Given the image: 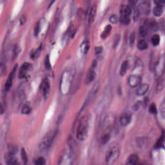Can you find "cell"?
Returning <instances> with one entry per match:
<instances>
[{"label": "cell", "instance_id": "b9f144b4", "mask_svg": "<svg viewBox=\"0 0 165 165\" xmlns=\"http://www.w3.org/2000/svg\"><path fill=\"white\" fill-rule=\"evenodd\" d=\"M83 52L84 53L86 54L88 53V52L89 50V47H90V44L88 41H86L85 43H84Z\"/></svg>", "mask_w": 165, "mask_h": 165}, {"label": "cell", "instance_id": "7c38bea8", "mask_svg": "<svg viewBox=\"0 0 165 165\" xmlns=\"http://www.w3.org/2000/svg\"><path fill=\"white\" fill-rule=\"evenodd\" d=\"M96 77V72L94 70V68H91L86 74L84 81V83L86 85L89 84L90 83H92L94 81Z\"/></svg>", "mask_w": 165, "mask_h": 165}, {"label": "cell", "instance_id": "ab89813d", "mask_svg": "<svg viewBox=\"0 0 165 165\" xmlns=\"http://www.w3.org/2000/svg\"><path fill=\"white\" fill-rule=\"evenodd\" d=\"M40 52V49H37V50H35V51H32L30 53V57H31L32 59H35L38 56H39Z\"/></svg>", "mask_w": 165, "mask_h": 165}, {"label": "cell", "instance_id": "d4e9b609", "mask_svg": "<svg viewBox=\"0 0 165 165\" xmlns=\"http://www.w3.org/2000/svg\"><path fill=\"white\" fill-rule=\"evenodd\" d=\"M165 141V135H162L159 139L157 141V143L155 145V149H159L164 146V142Z\"/></svg>", "mask_w": 165, "mask_h": 165}, {"label": "cell", "instance_id": "816d5d0a", "mask_svg": "<svg viewBox=\"0 0 165 165\" xmlns=\"http://www.w3.org/2000/svg\"><path fill=\"white\" fill-rule=\"evenodd\" d=\"M55 1H56V0H52V1H51L50 3L49 4V8L51 6H52V4H53V3L55 2Z\"/></svg>", "mask_w": 165, "mask_h": 165}, {"label": "cell", "instance_id": "c3c4849f", "mask_svg": "<svg viewBox=\"0 0 165 165\" xmlns=\"http://www.w3.org/2000/svg\"><path fill=\"white\" fill-rule=\"evenodd\" d=\"M26 20H27V17H26V16H24V15L22 16L21 17H20V20H19L20 24H24L25 23H26Z\"/></svg>", "mask_w": 165, "mask_h": 165}, {"label": "cell", "instance_id": "f546056e", "mask_svg": "<svg viewBox=\"0 0 165 165\" xmlns=\"http://www.w3.org/2000/svg\"><path fill=\"white\" fill-rule=\"evenodd\" d=\"M111 30H112V26L110 25H107L106 27L105 28L104 32L101 34V38H106L110 33Z\"/></svg>", "mask_w": 165, "mask_h": 165}, {"label": "cell", "instance_id": "6da1fadb", "mask_svg": "<svg viewBox=\"0 0 165 165\" xmlns=\"http://www.w3.org/2000/svg\"><path fill=\"white\" fill-rule=\"evenodd\" d=\"M57 133L58 131L57 129H55L50 131L46 134L39 144V149L41 151H46L50 148L55 141Z\"/></svg>", "mask_w": 165, "mask_h": 165}, {"label": "cell", "instance_id": "d6986e66", "mask_svg": "<svg viewBox=\"0 0 165 165\" xmlns=\"http://www.w3.org/2000/svg\"><path fill=\"white\" fill-rule=\"evenodd\" d=\"M97 6L94 5L91 7L89 12V17H88V22L89 23H92L95 19V17L96 15Z\"/></svg>", "mask_w": 165, "mask_h": 165}, {"label": "cell", "instance_id": "484cf974", "mask_svg": "<svg viewBox=\"0 0 165 165\" xmlns=\"http://www.w3.org/2000/svg\"><path fill=\"white\" fill-rule=\"evenodd\" d=\"M139 32L140 35L141 36L145 38L147 36L148 33V28L145 25H143V26H141L139 27Z\"/></svg>", "mask_w": 165, "mask_h": 165}, {"label": "cell", "instance_id": "ba28073f", "mask_svg": "<svg viewBox=\"0 0 165 165\" xmlns=\"http://www.w3.org/2000/svg\"><path fill=\"white\" fill-rule=\"evenodd\" d=\"M17 65H15L13 68L12 70L11 71L8 77L7 78V81H6L4 85V90L6 92H8L10 90V88L11 87L13 83V79L16 74V72L17 70Z\"/></svg>", "mask_w": 165, "mask_h": 165}, {"label": "cell", "instance_id": "ee69618b", "mask_svg": "<svg viewBox=\"0 0 165 165\" xmlns=\"http://www.w3.org/2000/svg\"><path fill=\"white\" fill-rule=\"evenodd\" d=\"M154 3L157 6L163 7L165 4V0H154Z\"/></svg>", "mask_w": 165, "mask_h": 165}, {"label": "cell", "instance_id": "e0dca14e", "mask_svg": "<svg viewBox=\"0 0 165 165\" xmlns=\"http://www.w3.org/2000/svg\"><path fill=\"white\" fill-rule=\"evenodd\" d=\"M145 26L148 28V29H149L153 32H156L159 29V25L158 23L155 21H147L146 22Z\"/></svg>", "mask_w": 165, "mask_h": 165}, {"label": "cell", "instance_id": "f1b7e54d", "mask_svg": "<svg viewBox=\"0 0 165 165\" xmlns=\"http://www.w3.org/2000/svg\"><path fill=\"white\" fill-rule=\"evenodd\" d=\"M159 110L161 117L165 120V97L160 104Z\"/></svg>", "mask_w": 165, "mask_h": 165}, {"label": "cell", "instance_id": "8d00e7d4", "mask_svg": "<svg viewBox=\"0 0 165 165\" xmlns=\"http://www.w3.org/2000/svg\"><path fill=\"white\" fill-rule=\"evenodd\" d=\"M35 163L36 165H43L46 163V161L43 157H39L35 160Z\"/></svg>", "mask_w": 165, "mask_h": 165}, {"label": "cell", "instance_id": "74e56055", "mask_svg": "<svg viewBox=\"0 0 165 165\" xmlns=\"http://www.w3.org/2000/svg\"><path fill=\"white\" fill-rule=\"evenodd\" d=\"M110 139V135L108 134H106L102 136V138H101V142L103 144H106L109 141Z\"/></svg>", "mask_w": 165, "mask_h": 165}, {"label": "cell", "instance_id": "30bf717a", "mask_svg": "<svg viewBox=\"0 0 165 165\" xmlns=\"http://www.w3.org/2000/svg\"><path fill=\"white\" fill-rule=\"evenodd\" d=\"M115 118L113 114H107L102 122V127L105 129L109 128L113 125L115 122Z\"/></svg>", "mask_w": 165, "mask_h": 165}, {"label": "cell", "instance_id": "5bb4252c", "mask_svg": "<svg viewBox=\"0 0 165 165\" xmlns=\"http://www.w3.org/2000/svg\"><path fill=\"white\" fill-rule=\"evenodd\" d=\"M4 161L6 164L8 165H18L17 159L15 157V155L7 152L4 155Z\"/></svg>", "mask_w": 165, "mask_h": 165}, {"label": "cell", "instance_id": "3957f363", "mask_svg": "<svg viewBox=\"0 0 165 165\" xmlns=\"http://www.w3.org/2000/svg\"><path fill=\"white\" fill-rule=\"evenodd\" d=\"M110 96L111 95L109 90H107L106 89L104 91L95 107V112L97 113H101L104 109H106L110 103Z\"/></svg>", "mask_w": 165, "mask_h": 165}, {"label": "cell", "instance_id": "5b68a950", "mask_svg": "<svg viewBox=\"0 0 165 165\" xmlns=\"http://www.w3.org/2000/svg\"><path fill=\"white\" fill-rule=\"evenodd\" d=\"M100 86H101L100 81H97L95 83L93 86H92V87L91 88V89L88 94V95L86 96V100L83 105L82 109L81 110V112L84 111V109H85L86 108H87L88 106L92 102V101L93 100L94 98L96 96L98 91L100 89Z\"/></svg>", "mask_w": 165, "mask_h": 165}, {"label": "cell", "instance_id": "7402d4cb", "mask_svg": "<svg viewBox=\"0 0 165 165\" xmlns=\"http://www.w3.org/2000/svg\"><path fill=\"white\" fill-rule=\"evenodd\" d=\"M7 149L9 153L13 155H16L17 154L18 151H19V148L17 145H15L13 143H8L7 145Z\"/></svg>", "mask_w": 165, "mask_h": 165}, {"label": "cell", "instance_id": "d590c367", "mask_svg": "<svg viewBox=\"0 0 165 165\" xmlns=\"http://www.w3.org/2000/svg\"><path fill=\"white\" fill-rule=\"evenodd\" d=\"M45 66L46 69L47 70H50L51 69V65L50 61V58L48 55L46 56L45 60Z\"/></svg>", "mask_w": 165, "mask_h": 165}, {"label": "cell", "instance_id": "f35d334b", "mask_svg": "<svg viewBox=\"0 0 165 165\" xmlns=\"http://www.w3.org/2000/svg\"><path fill=\"white\" fill-rule=\"evenodd\" d=\"M109 21L110 23H112V24H115L117 23L118 21V18L115 15H113L110 17Z\"/></svg>", "mask_w": 165, "mask_h": 165}, {"label": "cell", "instance_id": "681fc988", "mask_svg": "<svg viewBox=\"0 0 165 165\" xmlns=\"http://www.w3.org/2000/svg\"><path fill=\"white\" fill-rule=\"evenodd\" d=\"M119 40H120V36H116V38H115L114 43H113V47H115L117 46L118 43H119Z\"/></svg>", "mask_w": 165, "mask_h": 165}, {"label": "cell", "instance_id": "4fadbf2b", "mask_svg": "<svg viewBox=\"0 0 165 165\" xmlns=\"http://www.w3.org/2000/svg\"><path fill=\"white\" fill-rule=\"evenodd\" d=\"M30 64L29 63H24L22 65L19 70V78L20 79H23L26 76L28 71L30 68Z\"/></svg>", "mask_w": 165, "mask_h": 165}, {"label": "cell", "instance_id": "2e32d148", "mask_svg": "<svg viewBox=\"0 0 165 165\" xmlns=\"http://www.w3.org/2000/svg\"><path fill=\"white\" fill-rule=\"evenodd\" d=\"M149 88V85L146 83L139 85V87L137 89L136 94L139 96L144 95L148 92Z\"/></svg>", "mask_w": 165, "mask_h": 165}, {"label": "cell", "instance_id": "8fae6325", "mask_svg": "<svg viewBox=\"0 0 165 165\" xmlns=\"http://www.w3.org/2000/svg\"><path fill=\"white\" fill-rule=\"evenodd\" d=\"M132 115L129 112H126L123 114L119 119V122L123 126H126L129 125L131 121Z\"/></svg>", "mask_w": 165, "mask_h": 165}, {"label": "cell", "instance_id": "f907efd6", "mask_svg": "<svg viewBox=\"0 0 165 165\" xmlns=\"http://www.w3.org/2000/svg\"><path fill=\"white\" fill-rule=\"evenodd\" d=\"M4 113V109L3 105L0 103V115H2Z\"/></svg>", "mask_w": 165, "mask_h": 165}, {"label": "cell", "instance_id": "603a6c76", "mask_svg": "<svg viewBox=\"0 0 165 165\" xmlns=\"http://www.w3.org/2000/svg\"><path fill=\"white\" fill-rule=\"evenodd\" d=\"M119 20L121 23L124 25H128L130 22V17L129 16L121 15Z\"/></svg>", "mask_w": 165, "mask_h": 165}, {"label": "cell", "instance_id": "7bdbcfd3", "mask_svg": "<svg viewBox=\"0 0 165 165\" xmlns=\"http://www.w3.org/2000/svg\"><path fill=\"white\" fill-rule=\"evenodd\" d=\"M135 38H136V35H135V32H132L131 33L130 37H129V44L130 45H133L134 42L135 40Z\"/></svg>", "mask_w": 165, "mask_h": 165}, {"label": "cell", "instance_id": "44dd1931", "mask_svg": "<svg viewBox=\"0 0 165 165\" xmlns=\"http://www.w3.org/2000/svg\"><path fill=\"white\" fill-rule=\"evenodd\" d=\"M139 161V157L136 154H132L131 155L127 160L128 165H135L138 163Z\"/></svg>", "mask_w": 165, "mask_h": 165}, {"label": "cell", "instance_id": "9a60e30c", "mask_svg": "<svg viewBox=\"0 0 165 165\" xmlns=\"http://www.w3.org/2000/svg\"><path fill=\"white\" fill-rule=\"evenodd\" d=\"M41 88H42V93H43V96H44V97L46 98L48 97V95H49L50 91V85L48 79L43 81V83L41 86Z\"/></svg>", "mask_w": 165, "mask_h": 165}, {"label": "cell", "instance_id": "d6a6232c", "mask_svg": "<svg viewBox=\"0 0 165 165\" xmlns=\"http://www.w3.org/2000/svg\"><path fill=\"white\" fill-rule=\"evenodd\" d=\"M161 78L162 77L159 78L158 79L159 80V81H158L157 86V92H160V91L162 90L164 87V85H165L164 79H162Z\"/></svg>", "mask_w": 165, "mask_h": 165}, {"label": "cell", "instance_id": "277c9868", "mask_svg": "<svg viewBox=\"0 0 165 165\" xmlns=\"http://www.w3.org/2000/svg\"><path fill=\"white\" fill-rule=\"evenodd\" d=\"M120 150L117 145H113L108 149L105 155V162L107 164H112L119 158Z\"/></svg>", "mask_w": 165, "mask_h": 165}, {"label": "cell", "instance_id": "7a4b0ae2", "mask_svg": "<svg viewBox=\"0 0 165 165\" xmlns=\"http://www.w3.org/2000/svg\"><path fill=\"white\" fill-rule=\"evenodd\" d=\"M88 119L84 117L79 123L76 132V138L80 141H84L88 138Z\"/></svg>", "mask_w": 165, "mask_h": 165}, {"label": "cell", "instance_id": "1f68e13d", "mask_svg": "<svg viewBox=\"0 0 165 165\" xmlns=\"http://www.w3.org/2000/svg\"><path fill=\"white\" fill-rule=\"evenodd\" d=\"M160 40V36L158 35H154L151 38V42L154 46H158L159 44Z\"/></svg>", "mask_w": 165, "mask_h": 165}, {"label": "cell", "instance_id": "60d3db41", "mask_svg": "<svg viewBox=\"0 0 165 165\" xmlns=\"http://www.w3.org/2000/svg\"><path fill=\"white\" fill-rule=\"evenodd\" d=\"M40 28V23L39 22H38L36 23V24L35 26V28H34V35H35V36H38V35H39Z\"/></svg>", "mask_w": 165, "mask_h": 165}, {"label": "cell", "instance_id": "9c48e42d", "mask_svg": "<svg viewBox=\"0 0 165 165\" xmlns=\"http://www.w3.org/2000/svg\"><path fill=\"white\" fill-rule=\"evenodd\" d=\"M142 78L140 76L136 74L131 75L128 79V84L131 88H136L141 85Z\"/></svg>", "mask_w": 165, "mask_h": 165}, {"label": "cell", "instance_id": "7dc6e473", "mask_svg": "<svg viewBox=\"0 0 165 165\" xmlns=\"http://www.w3.org/2000/svg\"><path fill=\"white\" fill-rule=\"evenodd\" d=\"M103 48L101 47H96L95 48V53L96 54L98 55L101 54L102 52Z\"/></svg>", "mask_w": 165, "mask_h": 165}, {"label": "cell", "instance_id": "8992f818", "mask_svg": "<svg viewBox=\"0 0 165 165\" xmlns=\"http://www.w3.org/2000/svg\"><path fill=\"white\" fill-rule=\"evenodd\" d=\"M154 72L156 78L158 79L164 74L165 70V56L162 55L158 58L154 67Z\"/></svg>", "mask_w": 165, "mask_h": 165}, {"label": "cell", "instance_id": "ac0fdd59", "mask_svg": "<svg viewBox=\"0 0 165 165\" xmlns=\"http://www.w3.org/2000/svg\"><path fill=\"white\" fill-rule=\"evenodd\" d=\"M120 13L121 15L130 16L132 13V7L130 6L123 5L121 6Z\"/></svg>", "mask_w": 165, "mask_h": 165}, {"label": "cell", "instance_id": "bcb514c9", "mask_svg": "<svg viewBox=\"0 0 165 165\" xmlns=\"http://www.w3.org/2000/svg\"><path fill=\"white\" fill-rule=\"evenodd\" d=\"M138 1V0H128L129 6H130L132 8H133V7H135L136 6Z\"/></svg>", "mask_w": 165, "mask_h": 165}, {"label": "cell", "instance_id": "cb8c5ba5", "mask_svg": "<svg viewBox=\"0 0 165 165\" xmlns=\"http://www.w3.org/2000/svg\"><path fill=\"white\" fill-rule=\"evenodd\" d=\"M137 47L139 50H145L148 48V44L145 40H141L138 42Z\"/></svg>", "mask_w": 165, "mask_h": 165}, {"label": "cell", "instance_id": "f6af8a7d", "mask_svg": "<svg viewBox=\"0 0 165 165\" xmlns=\"http://www.w3.org/2000/svg\"><path fill=\"white\" fill-rule=\"evenodd\" d=\"M142 102H141V101H138L137 102L135 103V104L134 105L133 107V109L134 111H137L138 109H139L141 105H142Z\"/></svg>", "mask_w": 165, "mask_h": 165}, {"label": "cell", "instance_id": "52a82bcc", "mask_svg": "<svg viewBox=\"0 0 165 165\" xmlns=\"http://www.w3.org/2000/svg\"><path fill=\"white\" fill-rule=\"evenodd\" d=\"M73 155L72 150L69 148L63 151L59 157V165H70L73 162Z\"/></svg>", "mask_w": 165, "mask_h": 165}, {"label": "cell", "instance_id": "4dcf8cb0", "mask_svg": "<svg viewBox=\"0 0 165 165\" xmlns=\"http://www.w3.org/2000/svg\"><path fill=\"white\" fill-rule=\"evenodd\" d=\"M21 157L22 159L23 160V163L25 165L27 164L28 162V158L27 155L26 153V151L24 148H22L21 150Z\"/></svg>", "mask_w": 165, "mask_h": 165}, {"label": "cell", "instance_id": "836d02e7", "mask_svg": "<svg viewBox=\"0 0 165 165\" xmlns=\"http://www.w3.org/2000/svg\"><path fill=\"white\" fill-rule=\"evenodd\" d=\"M149 111L153 115H157V109L155 104L153 103L150 105L149 108Z\"/></svg>", "mask_w": 165, "mask_h": 165}, {"label": "cell", "instance_id": "83f0119b", "mask_svg": "<svg viewBox=\"0 0 165 165\" xmlns=\"http://www.w3.org/2000/svg\"><path fill=\"white\" fill-rule=\"evenodd\" d=\"M163 12V9L162 7L156 6L153 9V13L157 17H159L162 14Z\"/></svg>", "mask_w": 165, "mask_h": 165}, {"label": "cell", "instance_id": "4316f807", "mask_svg": "<svg viewBox=\"0 0 165 165\" xmlns=\"http://www.w3.org/2000/svg\"><path fill=\"white\" fill-rule=\"evenodd\" d=\"M32 108L29 104H25L24 105L22 109L21 113L25 115H28L32 111Z\"/></svg>", "mask_w": 165, "mask_h": 165}, {"label": "cell", "instance_id": "ffe728a7", "mask_svg": "<svg viewBox=\"0 0 165 165\" xmlns=\"http://www.w3.org/2000/svg\"><path fill=\"white\" fill-rule=\"evenodd\" d=\"M128 67H129V63L128 61H125L123 62L119 71V73L121 76H124L126 74L127 71L128 69Z\"/></svg>", "mask_w": 165, "mask_h": 165}, {"label": "cell", "instance_id": "e575fe53", "mask_svg": "<svg viewBox=\"0 0 165 165\" xmlns=\"http://www.w3.org/2000/svg\"><path fill=\"white\" fill-rule=\"evenodd\" d=\"M141 13V11H140V8L139 7H136L135 8L134 11L133 13V19L135 22H136L138 20L139 17V15Z\"/></svg>", "mask_w": 165, "mask_h": 165}]
</instances>
